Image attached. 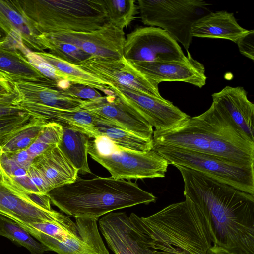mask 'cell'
<instances>
[{
  "label": "cell",
  "mask_w": 254,
  "mask_h": 254,
  "mask_svg": "<svg viewBox=\"0 0 254 254\" xmlns=\"http://www.w3.org/2000/svg\"><path fill=\"white\" fill-rule=\"evenodd\" d=\"M184 195L209 217L216 244L230 254H254V194L202 173L176 166Z\"/></svg>",
  "instance_id": "6da1fadb"
},
{
  "label": "cell",
  "mask_w": 254,
  "mask_h": 254,
  "mask_svg": "<svg viewBox=\"0 0 254 254\" xmlns=\"http://www.w3.org/2000/svg\"><path fill=\"white\" fill-rule=\"evenodd\" d=\"M129 217L145 254H208L216 244L209 216L188 197L149 216Z\"/></svg>",
  "instance_id": "7a4b0ae2"
},
{
  "label": "cell",
  "mask_w": 254,
  "mask_h": 254,
  "mask_svg": "<svg viewBox=\"0 0 254 254\" xmlns=\"http://www.w3.org/2000/svg\"><path fill=\"white\" fill-rule=\"evenodd\" d=\"M153 144L216 156L240 166H254V143L212 105L199 116L177 127L154 130Z\"/></svg>",
  "instance_id": "3957f363"
},
{
  "label": "cell",
  "mask_w": 254,
  "mask_h": 254,
  "mask_svg": "<svg viewBox=\"0 0 254 254\" xmlns=\"http://www.w3.org/2000/svg\"><path fill=\"white\" fill-rule=\"evenodd\" d=\"M51 202L75 218H98L114 211L155 202L156 197L136 182L113 177L83 179L53 189L48 193Z\"/></svg>",
  "instance_id": "277c9868"
},
{
  "label": "cell",
  "mask_w": 254,
  "mask_h": 254,
  "mask_svg": "<svg viewBox=\"0 0 254 254\" xmlns=\"http://www.w3.org/2000/svg\"><path fill=\"white\" fill-rule=\"evenodd\" d=\"M41 34L87 32L108 22L103 0H16Z\"/></svg>",
  "instance_id": "5b68a950"
},
{
  "label": "cell",
  "mask_w": 254,
  "mask_h": 254,
  "mask_svg": "<svg viewBox=\"0 0 254 254\" xmlns=\"http://www.w3.org/2000/svg\"><path fill=\"white\" fill-rule=\"evenodd\" d=\"M136 2L144 25L165 31L187 51L192 41L193 23L210 12L209 4L203 0H137Z\"/></svg>",
  "instance_id": "8992f818"
},
{
  "label": "cell",
  "mask_w": 254,
  "mask_h": 254,
  "mask_svg": "<svg viewBox=\"0 0 254 254\" xmlns=\"http://www.w3.org/2000/svg\"><path fill=\"white\" fill-rule=\"evenodd\" d=\"M174 166L202 173L219 182L254 194V166H240L216 156L153 144V148Z\"/></svg>",
  "instance_id": "52a82bcc"
},
{
  "label": "cell",
  "mask_w": 254,
  "mask_h": 254,
  "mask_svg": "<svg viewBox=\"0 0 254 254\" xmlns=\"http://www.w3.org/2000/svg\"><path fill=\"white\" fill-rule=\"evenodd\" d=\"M115 151L102 152L96 141L90 140L87 152L116 179H142L163 178L167 171L168 161L156 151L135 152L115 146Z\"/></svg>",
  "instance_id": "ba28073f"
},
{
  "label": "cell",
  "mask_w": 254,
  "mask_h": 254,
  "mask_svg": "<svg viewBox=\"0 0 254 254\" xmlns=\"http://www.w3.org/2000/svg\"><path fill=\"white\" fill-rule=\"evenodd\" d=\"M0 214L15 222L27 224L54 223L73 226L68 216L48 210L34 203L28 193L8 176L0 166Z\"/></svg>",
  "instance_id": "9c48e42d"
},
{
  "label": "cell",
  "mask_w": 254,
  "mask_h": 254,
  "mask_svg": "<svg viewBox=\"0 0 254 254\" xmlns=\"http://www.w3.org/2000/svg\"><path fill=\"white\" fill-rule=\"evenodd\" d=\"M123 56L129 62L182 60L181 47L165 31L152 26L139 27L126 37Z\"/></svg>",
  "instance_id": "30bf717a"
},
{
  "label": "cell",
  "mask_w": 254,
  "mask_h": 254,
  "mask_svg": "<svg viewBox=\"0 0 254 254\" xmlns=\"http://www.w3.org/2000/svg\"><path fill=\"white\" fill-rule=\"evenodd\" d=\"M78 66L109 82L112 87L133 90L159 99L164 98L159 92L158 85L137 70L124 56L119 60L92 57Z\"/></svg>",
  "instance_id": "8fae6325"
},
{
  "label": "cell",
  "mask_w": 254,
  "mask_h": 254,
  "mask_svg": "<svg viewBox=\"0 0 254 254\" xmlns=\"http://www.w3.org/2000/svg\"><path fill=\"white\" fill-rule=\"evenodd\" d=\"M115 95L155 130H165L177 127L190 116L170 101L133 90L112 87Z\"/></svg>",
  "instance_id": "7c38bea8"
},
{
  "label": "cell",
  "mask_w": 254,
  "mask_h": 254,
  "mask_svg": "<svg viewBox=\"0 0 254 254\" xmlns=\"http://www.w3.org/2000/svg\"><path fill=\"white\" fill-rule=\"evenodd\" d=\"M9 81L16 95L13 103L21 109L43 106L73 110L79 109L86 101L73 96L58 82L48 77L37 81Z\"/></svg>",
  "instance_id": "4fadbf2b"
},
{
  "label": "cell",
  "mask_w": 254,
  "mask_h": 254,
  "mask_svg": "<svg viewBox=\"0 0 254 254\" xmlns=\"http://www.w3.org/2000/svg\"><path fill=\"white\" fill-rule=\"evenodd\" d=\"M50 37L76 46L92 57L119 60L123 57L125 34L110 22L100 29L87 32L46 34Z\"/></svg>",
  "instance_id": "5bb4252c"
},
{
  "label": "cell",
  "mask_w": 254,
  "mask_h": 254,
  "mask_svg": "<svg viewBox=\"0 0 254 254\" xmlns=\"http://www.w3.org/2000/svg\"><path fill=\"white\" fill-rule=\"evenodd\" d=\"M97 220L93 218H75L78 233L67 237L63 241L38 232L27 226L18 224L49 250L58 254H109L98 230Z\"/></svg>",
  "instance_id": "9a60e30c"
},
{
  "label": "cell",
  "mask_w": 254,
  "mask_h": 254,
  "mask_svg": "<svg viewBox=\"0 0 254 254\" xmlns=\"http://www.w3.org/2000/svg\"><path fill=\"white\" fill-rule=\"evenodd\" d=\"M129 62L158 85L163 81H182L201 88L206 84L203 64L195 60L188 51L186 58L182 60Z\"/></svg>",
  "instance_id": "2e32d148"
},
{
  "label": "cell",
  "mask_w": 254,
  "mask_h": 254,
  "mask_svg": "<svg viewBox=\"0 0 254 254\" xmlns=\"http://www.w3.org/2000/svg\"><path fill=\"white\" fill-rule=\"evenodd\" d=\"M79 109L111 122L141 137L152 139L153 127L115 94L86 100Z\"/></svg>",
  "instance_id": "e0dca14e"
},
{
  "label": "cell",
  "mask_w": 254,
  "mask_h": 254,
  "mask_svg": "<svg viewBox=\"0 0 254 254\" xmlns=\"http://www.w3.org/2000/svg\"><path fill=\"white\" fill-rule=\"evenodd\" d=\"M213 105L249 141L254 143V105L242 87L226 86L212 94Z\"/></svg>",
  "instance_id": "ac0fdd59"
},
{
  "label": "cell",
  "mask_w": 254,
  "mask_h": 254,
  "mask_svg": "<svg viewBox=\"0 0 254 254\" xmlns=\"http://www.w3.org/2000/svg\"><path fill=\"white\" fill-rule=\"evenodd\" d=\"M99 229L115 254H145L129 217L122 212H110L99 220Z\"/></svg>",
  "instance_id": "d6986e66"
},
{
  "label": "cell",
  "mask_w": 254,
  "mask_h": 254,
  "mask_svg": "<svg viewBox=\"0 0 254 254\" xmlns=\"http://www.w3.org/2000/svg\"><path fill=\"white\" fill-rule=\"evenodd\" d=\"M0 28L8 37L16 38L33 52L46 50L39 38L40 34L23 13L16 0H0Z\"/></svg>",
  "instance_id": "ffe728a7"
},
{
  "label": "cell",
  "mask_w": 254,
  "mask_h": 254,
  "mask_svg": "<svg viewBox=\"0 0 254 254\" xmlns=\"http://www.w3.org/2000/svg\"><path fill=\"white\" fill-rule=\"evenodd\" d=\"M248 31L238 24L233 13L226 11L209 12L196 20L191 29L193 37L224 39L236 43Z\"/></svg>",
  "instance_id": "44dd1931"
},
{
  "label": "cell",
  "mask_w": 254,
  "mask_h": 254,
  "mask_svg": "<svg viewBox=\"0 0 254 254\" xmlns=\"http://www.w3.org/2000/svg\"><path fill=\"white\" fill-rule=\"evenodd\" d=\"M53 189L73 182L78 171L64 156L58 146L35 157L31 165Z\"/></svg>",
  "instance_id": "7402d4cb"
},
{
  "label": "cell",
  "mask_w": 254,
  "mask_h": 254,
  "mask_svg": "<svg viewBox=\"0 0 254 254\" xmlns=\"http://www.w3.org/2000/svg\"><path fill=\"white\" fill-rule=\"evenodd\" d=\"M8 41L0 43V76L9 81H37L47 78L26 55L8 45Z\"/></svg>",
  "instance_id": "603a6c76"
},
{
  "label": "cell",
  "mask_w": 254,
  "mask_h": 254,
  "mask_svg": "<svg viewBox=\"0 0 254 254\" xmlns=\"http://www.w3.org/2000/svg\"><path fill=\"white\" fill-rule=\"evenodd\" d=\"M22 109L31 117L74 127L91 138H95L94 123L96 116L85 110H68L43 106H29Z\"/></svg>",
  "instance_id": "cb8c5ba5"
},
{
  "label": "cell",
  "mask_w": 254,
  "mask_h": 254,
  "mask_svg": "<svg viewBox=\"0 0 254 254\" xmlns=\"http://www.w3.org/2000/svg\"><path fill=\"white\" fill-rule=\"evenodd\" d=\"M63 135L58 146L64 156L81 174H92L87 160V148L91 137L69 125L61 124Z\"/></svg>",
  "instance_id": "d4e9b609"
},
{
  "label": "cell",
  "mask_w": 254,
  "mask_h": 254,
  "mask_svg": "<svg viewBox=\"0 0 254 254\" xmlns=\"http://www.w3.org/2000/svg\"><path fill=\"white\" fill-rule=\"evenodd\" d=\"M33 53L41 60L63 73L70 83L89 86L102 92L105 95L114 94L111 89L112 85L109 82L84 70L78 65L64 61L45 51Z\"/></svg>",
  "instance_id": "484cf974"
},
{
  "label": "cell",
  "mask_w": 254,
  "mask_h": 254,
  "mask_svg": "<svg viewBox=\"0 0 254 254\" xmlns=\"http://www.w3.org/2000/svg\"><path fill=\"white\" fill-rule=\"evenodd\" d=\"M94 128L96 140L106 137L115 146L138 152H146L153 148L152 139L141 137L97 116Z\"/></svg>",
  "instance_id": "4316f807"
},
{
  "label": "cell",
  "mask_w": 254,
  "mask_h": 254,
  "mask_svg": "<svg viewBox=\"0 0 254 254\" xmlns=\"http://www.w3.org/2000/svg\"><path fill=\"white\" fill-rule=\"evenodd\" d=\"M48 122L43 119L31 117L3 142L0 145V152L10 153L28 149Z\"/></svg>",
  "instance_id": "83f0119b"
},
{
  "label": "cell",
  "mask_w": 254,
  "mask_h": 254,
  "mask_svg": "<svg viewBox=\"0 0 254 254\" xmlns=\"http://www.w3.org/2000/svg\"><path fill=\"white\" fill-rule=\"evenodd\" d=\"M0 236L26 248L31 254H43L49 249L36 241L24 228L11 219L0 214Z\"/></svg>",
  "instance_id": "f1b7e54d"
},
{
  "label": "cell",
  "mask_w": 254,
  "mask_h": 254,
  "mask_svg": "<svg viewBox=\"0 0 254 254\" xmlns=\"http://www.w3.org/2000/svg\"><path fill=\"white\" fill-rule=\"evenodd\" d=\"M39 38L51 54L69 63L79 65L92 57L76 46L70 43L56 40L46 34H41Z\"/></svg>",
  "instance_id": "f546056e"
},
{
  "label": "cell",
  "mask_w": 254,
  "mask_h": 254,
  "mask_svg": "<svg viewBox=\"0 0 254 254\" xmlns=\"http://www.w3.org/2000/svg\"><path fill=\"white\" fill-rule=\"evenodd\" d=\"M108 21L124 30L136 17L138 12L134 0H103Z\"/></svg>",
  "instance_id": "4dcf8cb0"
},
{
  "label": "cell",
  "mask_w": 254,
  "mask_h": 254,
  "mask_svg": "<svg viewBox=\"0 0 254 254\" xmlns=\"http://www.w3.org/2000/svg\"><path fill=\"white\" fill-rule=\"evenodd\" d=\"M63 135L62 126L55 122H48L33 144L27 149L34 158L47 150L58 146Z\"/></svg>",
  "instance_id": "1f68e13d"
},
{
  "label": "cell",
  "mask_w": 254,
  "mask_h": 254,
  "mask_svg": "<svg viewBox=\"0 0 254 254\" xmlns=\"http://www.w3.org/2000/svg\"><path fill=\"white\" fill-rule=\"evenodd\" d=\"M31 117L26 112L0 117V145L14 132L28 122Z\"/></svg>",
  "instance_id": "d6a6232c"
},
{
  "label": "cell",
  "mask_w": 254,
  "mask_h": 254,
  "mask_svg": "<svg viewBox=\"0 0 254 254\" xmlns=\"http://www.w3.org/2000/svg\"><path fill=\"white\" fill-rule=\"evenodd\" d=\"M0 166L5 173L13 179L27 174V169L18 165L7 154L1 152Z\"/></svg>",
  "instance_id": "836d02e7"
},
{
  "label": "cell",
  "mask_w": 254,
  "mask_h": 254,
  "mask_svg": "<svg viewBox=\"0 0 254 254\" xmlns=\"http://www.w3.org/2000/svg\"><path fill=\"white\" fill-rule=\"evenodd\" d=\"M66 90L73 96L84 100H92L102 96L96 89L80 84H70Z\"/></svg>",
  "instance_id": "e575fe53"
},
{
  "label": "cell",
  "mask_w": 254,
  "mask_h": 254,
  "mask_svg": "<svg viewBox=\"0 0 254 254\" xmlns=\"http://www.w3.org/2000/svg\"><path fill=\"white\" fill-rule=\"evenodd\" d=\"M240 52L254 61V30H249L241 36L237 43Z\"/></svg>",
  "instance_id": "d590c367"
},
{
  "label": "cell",
  "mask_w": 254,
  "mask_h": 254,
  "mask_svg": "<svg viewBox=\"0 0 254 254\" xmlns=\"http://www.w3.org/2000/svg\"><path fill=\"white\" fill-rule=\"evenodd\" d=\"M27 174L41 194H47L52 190L42 175L32 166L28 169Z\"/></svg>",
  "instance_id": "8d00e7d4"
},
{
  "label": "cell",
  "mask_w": 254,
  "mask_h": 254,
  "mask_svg": "<svg viewBox=\"0 0 254 254\" xmlns=\"http://www.w3.org/2000/svg\"><path fill=\"white\" fill-rule=\"evenodd\" d=\"M16 95L10 82L0 76V103H13Z\"/></svg>",
  "instance_id": "74e56055"
},
{
  "label": "cell",
  "mask_w": 254,
  "mask_h": 254,
  "mask_svg": "<svg viewBox=\"0 0 254 254\" xmlns=\"http://www.w3.org/2000/svg\"><path fill=\"white\" fill-rule=\"evenodd\" d=\"M6 154H7L18 165L27 170H28L31 166L34 159V158L29 154L27 150Z\"/></svg>",
  "instance_id": "f35d334b"
},
{
  "label": "cell",
  "mask_w": 254,
  "mask_h": 254,
  "mask_svg": "<svg viewBox=\"0 0 254 254\" xmlns=\"http://www.w3.org/2000/svg\"><path fill=\"white\" fill-rule=\"evenodd\" d=\"M28 194L31 199L39 206L46 210H53L51 206L50 199L48 194L28 193Z\"/></svg>",
  "instance_id": "ab89813d"
},
{
  "label": "cell",
  "mask_w": 254,
  "mask_h": 254,
  "mask_svg": "<svg viewBox=\"0 0 254 254\" xmlns=\"http://www.w3.org/2000/svg\"><path fill=\"white\" fill-rule=\"evenodd\" d=\"M23 112L25 111L12 103H0V117L12 116Z\"/></svg>",
  "instance_id": "60d3db41"
},
{
  "label": "cell",
  "mask_w": 254,
  "mask_h": 254,
  "mask_svg": "<svg viewBox=\"0 0 254 254\" xmlns=\"http://www.w3.org/2000/svg\"><path fill=\"white\" fill-rule=\"evenodd\" d=\"M208 254H230L219 247L213 246L208 251Z\"/></svg>",
  "instance_id": "b9f144b4"
},
{
  "label": "cell",
  "mask_w": 254,
  "mask_h": 254,
  "mask_svg": "<svg viewBox=\"0 0 254 254\" xmlns=\"http://www.w3.org/2000/svg\"><path fill=\"white\" fill-rule=\"evenodd\" d=\"M8 38L5 33L0 28V43L6 42Z\"/></svg>",
  "instance_id": "7bdbcfd3"
},
{
  "label": "cell",
  "mask_w": 254,
  "mask_h": 254,
  "mask_svg": "<svg viewBox=\"0 0 254 254\" xmlns=\"http://www.w3.org/2000/svg\"><path fill=\"white\" fill-rule=\"evenodd\" d=\"M100 254V253H91V254Z\"/></svg>",
  "instance_id": "ee69618b"
}]
</instances>
